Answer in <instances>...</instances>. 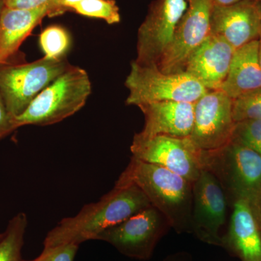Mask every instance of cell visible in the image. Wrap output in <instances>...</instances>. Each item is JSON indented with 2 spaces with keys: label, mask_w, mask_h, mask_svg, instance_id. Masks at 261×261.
<instances>
[{
  "label": "cell",
  "mask_w": 261,
  "mask_h": 261,
  "mask_svg": "<svg viewBox=\"0 0 261 261\" xmlns=\"http://www.w3.org/2000/svg\"><path fill=\"white\" fill-rule=\"evenodd\" d=\"M134 185L168 220L178 234L190 233L193 184L170 170L132 156L116 186Z\"/></svg>",
  "instance_id": "obj_2"
},
{
  "label": "cell",
  "mask_w": 261,
  "mask_h": 261,
  "mask_svg": "<svg viewBox=\"0 0 261 261\" xmlns=\"http://www.w3.org/2000/svg\"><path fill=\"white\" fill-rule=\"evenodd\" d=\"M79 247L73 244L44 247L42 253L36 258L23 261H74Z\"/></svg>",
  "instance_id": "obj_25"
},
{
  "label": "cell",
  "mask_w": 261,
  "mask_h": 261,
  "mask_svg": "<svg viewBox=\"0 0 261 261\" xmlns=\"http://www.w3.org/2000/svg\"><path fill=\"white\" fill-rule=\"evenodd\" d=\"M82 0H60V3H61V6L66 11L68 10H71L72 8L75 6V5L80 3Z\"/></svg>",
  "instance_id": "obj_28"
},
{
  "label": "cell",
  "mask_w": 261,
  "mask_h": 261,
  "mask_svg": "<svg viewBox=\"0 0 261 261\" xmlns=\"http://www.w3.org/2000/svg\"><path fill=\"white\" fill-rule=\"evenodd\" d=\"M257 5H258L259 10H260V27H261V0H257Z\"/></svg>",
  "instance_id": "obj_32"
},
{
  "label": "cell",
  "mask_w": 261,
  "mask_h": 261,
  "mask_svg": "<svg viewBox=\"0 0 261 261\" xmlns=\"http://www.w3.org/2000/svg\"><path fill=\"white\" fill-rule=\"evenodd\" d=\"M125 85L129 91L126 105L135 106L166 101L195 103L208 91L186 71L163 73L156 65L135 61Z\"/></svg>",
  "instance_id": "obj_5"
},
{
  "label": "cell",
  "mask_w": 261,
  "mask_h": 261,
  "mask_svg": "<svg viewBox=\"0 0 261 261\" xmlns=\"http://www.w3.org/2000/svg\"><path fill=\"white\" fill-rule=\"evenodd\" d=\"M211 1L213 5L216 6H226V5L234 4L242 0H211Z\"/></svg>",
  "instance_id": "obj_29"
},
{
  "label": "cell",
  "mask_w": 261,
  "mask_h": 261,
  "mask_svg": "<svg viewBox=\"0 0 261 261\" xmlns=\"http://www.w3.org/2000/svg\"><path fill=\"white\" fill-rule=\"evenodd\" d=\"M15 129L13 118L8 113L4 100L0 94V140Z\"/></svg>",
  "instance_id": "obj_26"
},
{
  "label": "cell",
  "mask_w": 261,
  "mask_h": 261,
  "mask_svg": "<svg viewBox=\"0 0 261 261\" xmlns=\"http://www.w3.org/2000/svg\"><path fill=\"white\" fill-rule=\"evenodd\" d=\"M235 123L247 119H261V88L233 100Z\"/></svg>",
  "instance_id": "obj_23"
},
{
  "label": "cell",
  "mask_w": 261,
  "mask_h": 261,
  "mask_svg": "<svg viewBox=\"0 0 261 261\" xmlns=\"http://www.w3.org/2000/svg\"><path fill=\"white\" fill-rule=\"evenodd\" d=\"M234 51L224 39L211 34L189 57L185 71L207 90H219L227 76Z\"/></svg>",
  "instance_id": "obj_14"
},
{
  "label": "cell",
  "mask_w": 261,
  "mask_h": 261,
  "mask_svg": "<svg viewBox=\"0 0 261 261\" xmlns=\"http://www.w3.org/2000/svg\"><path fill=\"white\" fill-rule=\"evenodd\" d=\"M91 92L92 84L87 71L70 65L34 98L21 115L13 118L15 128L59 123L80 111Z\"/></svg>",
  "instance_id": "obj_4"
},
{
  "label": "cell",
  "mask_w": 261,
  "mask_h": 261,
  "mask_svg": "<svg viewBox=\"0 0 261 261\" xmlns=\"http://www.w3.org/2000/svg\"><path fill=\"white\" fill-rule=\"evenodd\" d=\"M231 142L255 151L261 157V119L237 122Z\"/></svg>",
  "instance_id": "obj_22"
},
{
  "label": "cell",
  "mask_w": 261,
  "mask_h": 261,
  "mask_svg": "<svg viewBox=\"0 0 261 261\" xmlns=\"http://www.w3.org/2000/svg\"><path fill=\"white\" fill-rule=\"evenodd\" d=\"M3 236H4V233H0V240L3 239Z\"/></svg>",
  "instance_id": "obj_33"
},
{
  "label": "cell",
  "mask_w": 261,
  "mask_h": 261,
  "mask_svg": "<svg viewBox=\"0 0 261 261\" xmlns=\"http://www.w3.org/2000/svg\"><path fill=\"white\" fill-rule=\"evenodd\" d=\"M188 8L175 32L172 42L160 61L163 73L185 71L187 59L211 34V0H187Z\"/></svg>",
  "instance_id": "obj_12"
},
{
  "label": "cell",
  "mask_w": 261,
  "mask_h": 261,
  "mask_svg": "<svg viewBox=\"0 0 261 261\" xmlns=\"http://www.w3.org/2000/svg\"><path fill=\"white\" fill-rule=\"evenodd\" d=\"M259 62H260L261 67V35L259 39Z\"/></svg>",
  "instance_id": "obj_31"
},
{
  "label": "cell",
  "mask_w": 261,
  "mask_h": 261,
  "mask_svg": "<svg viewBox=\"0 0 261 261\" xmlns=\"http://www.w3.org/2000/svg\"><path fill=\"white\" fill-rule=\"evenodd\" d=\"M5 7L13 9L34 10L47 8L53 17L63 14L66 10L61 6L60 0H3Z\"/></svg>",
  "instance_id": "obj_24"
},
{
  "label": "cell",
  "mask_w": 261,
  "mask_h": 261,
  "mask_svg": "<svg viewBox=\"0 0 261 261\" xmlns=\"http://www.w3.org/2000/svg\"><path fill=\"white\" fill-rule=\"evenodd\" d=\"M39 44L46 58L65 59L70 47V35L63 27L51 25L41 33Z\"/></svg>",
  "instance_id": "obj_20"
},
{
  "label": "cell",
  "mask_w": 261,
  "mask_h": 261,
  "mask_svg": "<svg viewBox=\"0 0 261 261\" xmlns=\"http://www.w3.org/2000/svg\"><path fill=\"white\" fill-rule=\"evenodd\" d=\"M145 117V125L137 135L144 138L158 135L190 137L194 123L195 103L166 101L137 106Z\"/></svg>",
  "instance_id": "obj_15"
},
{
  "label": "cell",
  "mask_w": 261,
  "mask_h": 261,
  "mask_svg": "<svg viewBox=\"0 0 261 261\" xmlns=\"http://www.w3.org/2000/svg\"><path fill=\"white\" fill-rule=\"evenodd\" d=\"M171 228L167 218L150 205L105 230L95 240L110 244L124 256L148 260Z\"/></svg>",
  "instance_id": "obj_7"
},
{
  "label": "cell",
  "mask_w": 261,
  "mask_h": 261,
  "mask_svg": "<svg viewBox=\"0 0 261 261\" xmlns=\"http://www.w3.org/2000/svg\"><path fill=\"white\" fill-rule=\"evenodd\" d=\"M188 8L187 0H154L137 34L139 64L159 66L172 42L180 20Z\"/></svg>",
  "instance_id": "obj_10"
},
{
  "label": "cell",
  "mask_w": 261,
  "mask_h": 261,
  "mask_svg": "<svg viewBox=\"0 0 261 261\" xmlns=\"http://www.w3.org/2000/svg\"><path fill=\"white\" fill-rule=\"evenodd\" d=\"M235 121L233 99L222 90L207 91L195 103L190 140L202 151H214L228 145Z\"/></svg>",
  "instance_id": "obj_11"
},
{
  "label": "cell",
  "mask_w": 261,
  "mask_h": 261,
  "mask_svg": "<svg viewBox=\"0 0 261 261\" xmlns=\"http://www.w3.org/2000/svg\"><path fill=\"white\" fill-rule=\"evenodd\" d=\"M228 206L229 202L219 180L203 168L193 183L190 233L202 243L221 247Z\"/></svg>",
  "instance_id": "obj_8"
},
{
  "label": "cell",
  "mask_w": 261,
  "mask_h": 261,
  "mask_svg": "<svg viewBox=\"0 0 261 261\" xmlns=\"http://www.w3.org/2000/svg\"><path fill=\"white\" fill-rule=\"evenodd\" d=\"M70 65L66 59L44 56L32 63L0 65V94L13 119Z\"/></svg>",
  "instance_id": "obj_6"
},
{
  "label": "cell",
  "mask_w": 261,
  "mask_h": 261,
  "mask_svg": "<svg viewBox=\"0 0 261 261\" xmlns=\"http://www.w3.org/2000/svg\"><path fill=\"white\" fill-rule=\"evenodd\" d=\"M46 16L53 17L47 8L20 10L5 7L0 18V65L8 63Z\"/></svg>",
  "instance_id": "obj_17"
},
{
  "label": "cell",
  "mask_w": 261,
  "mask_h": 261,
  "mask_svg": "<svg viewBox=\"0 0 261 261\" xmlns=\"http://www.w3.org/2000/svg\"><path fill=\"white\" fill-rule=\"evenodd\" d=\"M261 88L259 39L236 49L221 90L233 99Z\"/></svg>",
  "instance_id": "obj_18"
},
{
  "label": "cell",
  "mask_w": 261,
  "mask_h": 261,
  "mask_svg": "<svg viewBox=\"0 0 261 261\" xmlns=\"http://www.w3.org/2000/svg\"><path fill=\"white\" fill-rule=\"evenodd\" d=\"M150 202L134 185L116 186L93 203L87 204L75 216L65 218L46 235L44 247L95 240L101 232L147 208Z\"/></svg>",
  "instance_id": "obj_1"
},
{
  "label": "cell",
  "mask_w": 261,
  "mask_h": 261,
  "mask_svg": "<svg viewBox=\"0 0 261 261\" xmlns=\"http://www.w3.org/2000/svg\"><path fill=\"white\" fill-rule=\"evenodd\" d=\"M221 246L240 261H261V228L246 202L233 203Z\"/></svg>",
  "instance_id": "obj_16"
},
{
  "label": "cell",
  "mask_w": 261,
  "mask_h": 261,
  "mask_svg": "<svg viewBox=\"0 0 261 261\" xmlns=\"http://www.w3.org/2000/svg\"><path fill=\"white\" fill-rule=\"evenodd\" d=\"M130 150L136 159L170 170L192 184L203 169L202 150L190 137L158 135L144 138L136 134Z\"/></svg>",
  "instance_id": "obj_9"
},
{
  "label": "cell",
  "mask_w": 261,
  "mask_h": 261,
  "mask_svg": "<svg viewBox=\"0 0 261 261\" xmlns=\"http://www.w3.org/2000/svg\"><path fill=\"white\" fill-rule=\"evenodd\" d=\"M4 1H3V0H0V18H1L2 13H3V10L4 9Z\"/></svg>",
  "instance_id": "obj_30"
},
{
  "label": "cell",
  "mask_w": 261,
  "mask_h": 261,
  "mask_svg": "<svg viewBox=\"0 0 261 261\" xmlns=\"http://www.w3.org/2000/svg\"><path fill=\"white\" fill-rule=\"evenodd\" d=\"M71 10L83 16L102 19L111 25L121 21L119 8L115 0H82Z\"/></svg>",
  "instance_id": "obj_21"
},
{
  "label": "cell",
  "mask_w": 261,
  "mask_h": 261,
  "mask_svg": "<svg viewBox=\"0 0 261 261\" xmlns=\"http://www.w3.org/2000/svg\"><path fill=\"white\" fill-rule=\"evenodd\" d=\"M202 168L217 178L230 206L243 201L261 228V157L245 146L230 142L222 148L202 151Z\"/></svg>",
  "instance_id": "obj_3"
},
{
  "label": "cell",
  "mask_w": 261,
  "mask_h": 261,
  "mask_svg": "<svg viewBox=\"0 0 261 261\" xmlns=\"http://www.w3.org/2000/svg\"><path fill=\"white\" fill-rule=\"evenodd\" d=\"M28 226L27 214L19 213L9 223L0 240V261H23L22 248Z\"/></svg>",
  "instance_id": "obj_19"
},
{
  "label": "cell",
  "mask_w": 261,
  "mask_h": 261,
  "mask_svg": "<svg viewBox=\"0 0 261 261\" xmlns=\"http://www.w3.org/2000/svg\"><path fill=\"white\" fill-rule=\"evenodd\" d=\"M211 34L224 39L235 50L260 39V15L257 0H242L226 6L214 5Z\"/></svg>",
  "instance_id": "obj_13"
},
{
  "label": "cell",
  "mask_w": 261,
  "mask_h": 261,
  "mask_svg": "<svg viewBox=\"0 0 261 261\" xmlns=\"http://www.w3.org/2000/svg\"><path fill=\"white\" fill-rule=\"evenodd\" d=\"M163 261H193L190 254L186 252H178L168 255Z\"/></svg>",
  "instance_id": "obj_27"
}]
</instances>
